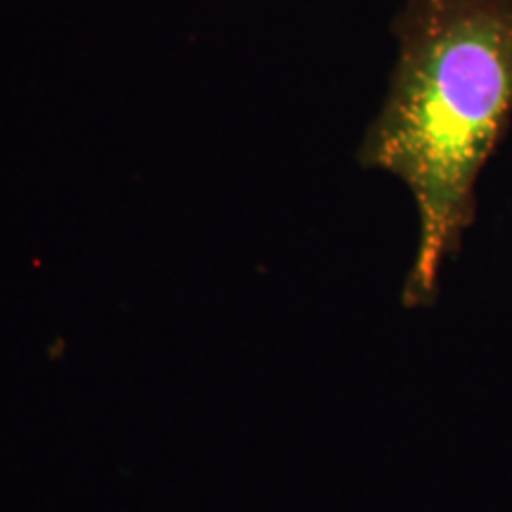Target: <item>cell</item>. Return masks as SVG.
Segmentation results:
<instances>
[{
	"instance_id": "6da1fadb",
	"label": "cell",
	"mask_w": 512,
	"mask_h": 512,
	"mask_svg": "<svg viewBox=\"0 0 512 512\" xmlns=\"http://www.w3.org/2000/svg\"><path fill=\"white\" fill-rule=\"evenodd\" d=\"M396 60L356 164L406 185L418 252L403 304L437 302L441 268L477 219V183L512 126V0H401Z\"/></svg>"
}]
</instances>
